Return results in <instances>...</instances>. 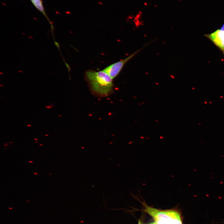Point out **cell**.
I'll list each match as a JSON object with an SVG mask.
<instances>
[{
	"mask_svg": "<svg viewBox=\"0 0 224 224\" xmlns=\"http://www.w3.org/2000/svg\"><path fill=\"white\" fill-rule=\"evenodd\" d=\"M86 75L94 92L107 96L112 91V78L103 70L99 72L89 70L86 72Z\"/></svg>",
	"mask_w": 224,
	"mask_h": 224,
	"instance_id": "cell-1",
	"label": "cell"
},
{
	"mask_svg": "<svg viewBox=\"0 0 224 224\" xmlns=\"http://www.w3.org/2000/svg\"><path fill=\"white\" fill-rule=\"evenodd\" d=\"M144 207L142 210L151 216L156 224H182L180 215L174 209L161 210L148 205L140 201Z\"/></svg>",
	"mask_w": 224,
	"mask_h": 224,
	"instance_id": "cell-2",
	"label": "cell"
},
{
	"mask_svg": "<svg viewBox=\"0 0 224 224\" xmlns=\"http://www.w3.org/2000/svg\"><path fill=\"white\" fill-rule=\"evenodd\" d=\"M142 48L135 51L125 59L111 64L105 68L103 71L108 74L112 79L114 78L118 74L126 63Z\"/></svg>",
	"mask_w": 224,
	"mask_h": 224,
	"instance_id": "cell-3",
	"label": "cell"
},
{
	"mask_svg": "<svg viewBox=\"0 0 224 224\" xmlns=\"http://www.w3.org/2000/svg\"><path fill=\"white\" fill-rule=\"evenodd\" d=\"M204 36L210 40L224 55V23L220 28Z\"/></svg>",
	"mask_w": 224,
	"mask_h": 224,
	"instance_id": "cell-4",
	"label": "cell"
},
{
	"mask_svg": "<svg viewBox=\"0 0 224 224\" xmlns=\"http://www.w3.org/2000/svg\"><path fill=\"white\" fill-rule=\"evenodd\" d=\"M34 6L45 16L50 24H52L45 12L42 0H30Z\"/></svg>",
	"mask_w": 224,
	"mask_h": 224,
	"instance_id": "cell-5",
	"label": "cell"
},
{
	"mask_svg": "<svg viewBox=\"0 0 224 224\" xmlns=\"http://www.w3.org/2000/svg\"><path fill=\"white\" fill-rule=\"evenodd\" d=\"M54 44L55 46L57 47L58 50H60V46L59 43L58 42H56L55 41H54Z\"/></svg>",
	"mask_w": 224,
	"mask_h": 224,
	"instance_id": "cell-6",
	"label": "cell"
},
{
	"mask_svg": "<svg viewBox=\"0 0 224 224\" xmlns=\"http://www.w3.org/2000/svg\"><path fill=\"white\" fill-rule=\"evenodd\" d=\"M50 26H51V30H52V33H53V30H54V26H53L52 24H50Z\"/></svg>",
	"mask_w": 224,
	"mask_h": 224,
	"instance_id": "cell-7",
	"label": "cell"
},
{
	"mask_svg": "<svg viewBox=\"0 0 224 224\" xmlns=\"http://www.w3.org/2000/svg\"><path fill=\"white\" fill-rule=\"evenodd\" d=\"M138 224H143L140 221H138Z\"/></svg>",
	"mask_w": 224,
	"mask_h": 224,
	"instance_id": "cell-8",
	"label": "cell"
},
{
	"mask_svg": "<svg viewBox=\"0 0 224 224\" xmlns=\"http://www.w3.org/2000/svg\"><path fill=\"white\" fill-rule=\"evenodd\" d=\"M148 224H156V223L155 222H152V223H150Z\"/></svg>",
	"mask_w": 224,
	"mask_h": 224,
	"instance_id": "cell-9",
	"label": "cell"
},
{
	"mask_svg": "<svg viewBox=\"0 0 224 224\" xmlns=\"http://www.w3.org/2000/svg\"><path fill=\"white\" fill-rule=\"evenodd\" d=\"M34 174H35V175H37V174H38V173H37L35 172V173H34Z\"/></svg>",
	"mask_w": 224,
	"mask_h": 224,
	"instance_id": "cell-10",
	"label": "cell"
},
{
	"mask_svg": "<svg viewBox=\"0 0 224 224\" xmlns=\"http://www.w3.org/2000/svg\"><path fill=\"white\" fill-rule=\"evenodd\" d=\"M29 162H30V163H32L33 162H32V161H29Z\"/></svg>",
	"mask_w": 224,
	"mask_h": 224,
	"instance_id": "cell-11",
	"label": "cell"
}]
</instances>
